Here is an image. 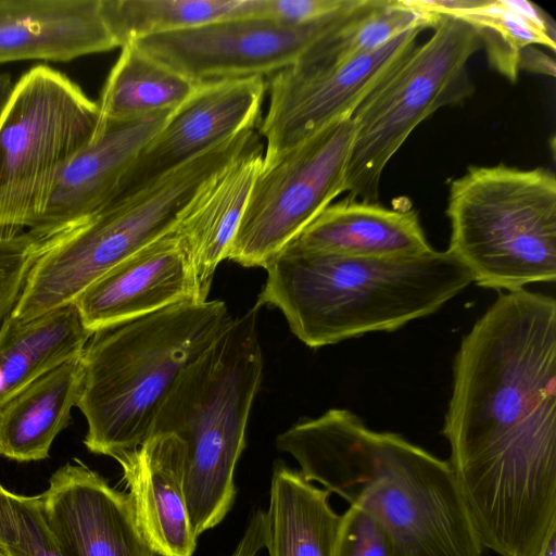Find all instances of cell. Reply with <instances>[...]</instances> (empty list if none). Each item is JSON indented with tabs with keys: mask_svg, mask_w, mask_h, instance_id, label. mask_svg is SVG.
I'll return each instance as SVG.
<instances>
[{
	"mask_svg": "<svg viewBox=\"0 0 556 556\" xmlns=\"http://www.w3.org/2000/svg\"><path fill=\"white\" fill-rule=\"evenodd\" d=\"M443 435L483 547L540 556L556 532V301L501 292L462 339Z\"/></svg>",
	"mask_w": 556,
	"mask_h": 556,
	"instance_id": "obj_1",
	"label": "cell"
},
{
	"mask_svg": "<svg viewBox=\"0 0 556 556\" xmlns=\"http://www.w3.org/2000/svg\"><path fill=\"white\" fill-rule=\"evenodd\" d=\"M276 443L307 481L375 516L397 556H482L448 462L403 435L330 408L299 420Z\"/></svg>",
	"mask_w": 556,
	"mask_h": 556,
	"instance_id": "obj_2",
	"label": "cell"
},
{
	"mask_svg": "<svg viewBox=\"0 0 556 556\" xmlns=\"http://www.w3.org/2000/svg\"><path fill=\"white\" fill-rule=\"evenodd\" d=\"M256 305L285 316L293 334L318 349L370 332H392L438 312L473 282L447 251L366 258L288 243L265 266Z\"/></svg>",
	"mask_w": 556,
	"mask_h": 556,
	"instance_id": "obj_3",
	"label": "cell"
},
{
	"mask_svg": "<svg viewBox=\"0 0 556 556\" xmlns=\"http://www.w3.org/2000/svg\"><path fill=\"white\" fill-rule=\"evenodd\" d=\"M232 319L223 301L206 300L93 332L81 354L76 405L87 422V450L113 458L138 447L180 372Z\"/></svg>",
	"mask_w": 556,
	"mask_h": 556,
	"instance_id": "obj_4",
	"label": "cell"
},
{
	"mask_svg": "<svg viewBox=\"0 0 556 556\" xmlns=\"http://www.w3.org/2000/svg\"><path fill=\"white\" fill-rule=\"evenodd\" d=\"M258 309L255 304L233 318L180 372L152 420L149 437L168 432L185 445V492L198 536L223 521L235 502V469L263 377Z\"/></svg>",
	"mask_w": 556,
	"mask_h": 556,
	"instance_id": "obj_5",
	"label": "cell"
},
{
	"mask_svg": "<svg viewBox=\"0 0 556 556\" xmlns=\"http://www.w3.org/2000/svg\"><path fill=\"white\" fill-rule=\"evenodd\" d=\"M257 138L248 129L142 189L39 240L11 316L29 320L74 303L97 279L176 228L206 182Z\"/></svg>",
	"mask_w": 556,
	"mask_h": 556,
	"instance_id": "obj_6",
	"label": "cell"
},
{
	"mask_svg": "<svg viewBox=\"0 0 556 556\" xmlns=\"http://www.w3.org/2000/svg\"><path fill=\"white\" fill-rule=\"evenodd\" d=\"M447 252L482 288L556 279V177L544 167L470 166L450 182Z\"/></svg>",
	"mask_w": 556,
	"mask_h": 556,
	"instance_id": "obj_7",
	"label": "cell"
},
{
	"mask_svg": "<svg viewBox=\"0 0 556 556\" xmlns=\"http://www.w3.org/2000/svg\"><path fill=\"white\" fill-rule=\"evenodd\" d=\"M99 128L97 101L65 74L38 64L18 78L0 114V239L38 223L59 176Z\"/></svg>",
	"mask_w": 556,
	"mask_h": 556,
	"instance_id": "obj_8",
	"label": "cell"
},
{
	"mask_svg": "<svg viewBox=\"0 0 556 556\" xmlns=\"http://www.w3.org/2000/svg\"><path fill=\"white\" fill-rule=\"evenodd\" d=\"M432 29L352 115L345 198L378 202L382 173L413 130L440 108L471 94L467 64L482 47L477 30L447 15H438Z\"/></svg>",
	"mask_w": 556,
	"mask_h": 556,
	"instance_id": "obj_9",
	"label": "cell"
},
{
	"mask_svg": "<svg viewBox=\"0 0 556 556\" xmlns=\"http://www.w3.org/2000/svg\"><path fill=\"white\" fill-rule=\"evenodd\" d=\"M354 131L352 118H345L271 157L263 156L228 260L264 268L345 192Z\"/></svg>",
	"mask_w": 556,
	"mask_h": 556,
	"instance_id": "obj_10",
	"label": "cell"
},
{
	"mask_svg": "<svg viewBox=\"0 0 556 556\" xmlns=\"http://www.w3.org/2000/svg\"><path fill=\"white\" fill-rule=\"evenodd\" d=\"M306 24L267 16H237L199 27L151 35L132 42L142 52L195 85L271 76L295 63L340 26L359 4Z\"/></svg>",
	"mask_w": 556,
	"mask_h": 556,
	"instance_id": "obj_11",
	"label": "cell"
},
{
	"mask_svg": "<svg viewBox=\"0 0 556 556\" xmlns=\"http://www.w3.org/2000/svg\"><path fill=\"white\" fill-rule=\"evenodd\" d=\"M416 27L387 45L345 61L320 64L299 59L269 76L268 109L257 130L271 157L338 121L351 118L365 98L417 45Z\"/></svg>",
	"mask_w": 556,
	"mask_h": 556,
	"instance_id": "obj_12",
	"label": "cell"
},
{
	"mask_svg": "<svg viewBox=\"0 0 556 556\" xmlns=\"http://www.w3.org/2000/svg\"><path fill=\"white\" fill-rule=\"evenodd\" d=\"M266 90L264 77L197 85L140 151L114 200L142 189L240 132L255 128Z\"/></svg>",
	"mask_w": 556,
	"mask_h": 556,
	"instance_id": "obj_13",
	"label": "cell"
},
{
	"mask_svg": "<svg viewBox=\"0 0 556 556\" xmlns=\"http://www.w3.org/2000/svg\"><path fill=\"white\" fill-rule=\"evenodd\" d=\"M40 496L63 556H156L139 529L128 494L80 460L55 470Z\"/></svg>",
	"mask_w": 556,
	"mask_h": 556,
	"instance_id": "obj_14",
	"label": "cell"
},
{
	"mask_svg": "<svg viewBox=\"0 0 556 556\" xmlns=\"http://www.w3.org/2000/svg\"><path fill=\"white\" fill-rule=\"evenodd\" d=\"M187 302H200L198 287L189 252L174 229L97 279L74 304L93 333Z\"/></svg>",
	"mask_w": 556,
	"mask_h": 556,
	"instance_id": "obj_15",
	"label": "cell"
},
{
	"mask_svg": "<svg viewBox=\"0 0 556 556\" xmlns=\"http://www.w3.org/2000/svg\"><path fill=\"white\" fill-rule=\"evenodd\" d=\"M172 111L100 121L96 137L63 169L43 215L28 232L47 239L111 203L126 172Z\"/></svg>",
	"mask_w": 556,
	"mask_h": 556,
	"instance_id": "obj_16",
	"label": "cell"
},
{
	"mask_svg": "<svg viewBox=\"0 0 556 556\" xmlns=\"http://www.w3.org/2000/svg\"><path fill=\"white\" fill-rule=\"evenodd\" d=\"M122 467L137 523L159 556H192L198 535L185 492V445L173 433L148 437L113 457Z\"/></svg>",
	"mask_w": 556,
	"mask_h": 556,
	"instance_id": "obj_17",
	"label": "cell"
},
{
	"mask_svg": "<svg viewBox=\"0 0 556 556\" xmlns=\"http://www.w3.org/2000/svg\"><path fill=\"white\" fill-rule=\"evenodd\" d=\"M117 47L101 0H0V64L70 62Z\"/></svg>",
	"mask_w": 556,
	"mask_h": 556,
	"instance_id": "obj_18",
	"label": "cell"
},
{
	"mask_svg": "<svg viewBox=\"0 0 556 556\" xmlns=\"http://www.w3.org/2000/svg\"><path fill=\"white\" fill-rule=\"evenodd\" d=\"M263 156L256 139L206 182L175 228L191 257L200 302L228 257Z\"/></svg>",
	"mask_w": 556,
	"mask_h": 556,
	"instance_id": "obj_19",
	"label": "cell"
},
{
	"mask_svg": "<svg viewBox=\"0 0 556 556\" xmlns=\"http://www.w3.org/2000/svg\"><path fill=\"white\" fill-rule=\"evenodd\" d=\"M291 242L311 251L366 258L412 257L434 250L412 207L348 198L329 204Z\"/></svg>",
	"mask_w": 556,
	"mask_h": 556,
	"instance_id": "obj_20",
	"label": "cell"
},
{
	"mask_svg": "<svg viewBox=\"0 0 556 556\" xmlns=\"http://www.w3.org/2000/svg\"><path fill=\"white\" fill-rule=\"evenodd\" d=\"M81 380L80 355L42 375L4 403L0 407V456L20 463L47 459L55 438L71 424Z\"/></svg>",
	"mask_w": 556,
	"mask_h": 556,
	"instance_id": "obj_21",
	"label": "cell"
},
{
	"mask_svg": "<svg viewBox=\"0 0 556 556\" xmlns=\"http://www.w3.org/2000/svg\"><path fill=\"white\" fill-rule=\"evenodd\" d=\"M90 332L74 303L0 327V407L29 383L81 355Z\"/></svg>",
	"mask_w": 556,
	"mask_h": 556,
	"instance_id": "obj_22",
	"label": "cell"
},
{
	"mask_svg": "<svg viewBox=\"0 0 556 556\" xmlns=\"http://www.w3.org/2000/svg\"><path fill=\"white\" fill-rule=\"evenodd\" d=\"M329 492L300 471L277 463L265 511V547L269 556H333L341 515Z\"/></svg>",
	"mask_w": 556,
	"mask_h": 556,
	"instance_id": "obj_23",
	"label": "cell"
},
{
	"mask_svg": "<svg viewBox=\"0 0 556 556\" xmlns=\"http://www.w3.org/2000/svg\"><path fill=\"white\" fill-rule=\"evenodd\" d=\"M472 26L485 46L489 62L510 81L529 70L540 45L555 51V27L538 5L525 0H478L457 16Z\"/></svg>",
	"mask_w": 556,
	"mask_h": 556,
	"instance_id": "obj_24",
	"label": "cell"
},
{
	"mask_svg": "<svg viewBox=\"0 0 556 556\" xmlns=\"http://www.w3.org/2000/svg\"><path fill=\"white\" fill-rule=\"evenodd\" d=\"M121 53L103 85L100 121H127L174 110L197 85L142 52L132 42Z\"/></svg>",
	"mask_w": 556,
	"mask_h": 556,
	"instance_id": "obj_25",
	"label": "cell"
},
{
	"mask_svg": "<svg viewBox=\"0 0 556 556\" xmlns=\"http://www.w3.org/2000/svg\"><path fill=\"white\" fill-rule=\"evenodd\" d=\"M265 0H101L119 47L136 39L247 15L264 16Z\"/></svg>",
	"mask_w": 556,
	"mask_h": 556,
	"instance_id": "obj_26",
	"label": "cell"
},
{
	"mask_svg": "<svg viewBox=\"0 0 556 556\" xmlns=\"http://www.w3.org/2000/svg\"><path fill=\"white\" fill-rule=\"evenodd\" d=\"M437 18L406 0H361L340 26L300 59L320 64L345 61L375 51L406 30L432 28Z\"/></svg>",
	"mask_w": 556,
	"mask_h": 556,
	"instance_id": "obj_27",
	"label": "cell"
},
{
	"mask_svg": "<svg viewBox=\"0 0 556 556\" xmlns=\"http://www.w3.org/2000/svg\"><path fill=\"white\" fill-rule=\"evenodd\" d=\"M0 552L4 556H63L40 495L17 494L0 484Z\"/></svg>",
	"mask_w": 556,
	"mask_h": 556,
	"instance_id": "obj_28",
	"label": "cell"
},
{
	"mask_svg": "<svg viewBox=\"0 0 556 556\" xmlns=\"http://www.w3.org/2000/svg\"><path fill=\"white\" fill-rule=\"evenodd\" d=\"M333 556H397L391 534L365 509L351 506L341 515Z\"/></svg>",
	"mask_w": 556,
	"mask_h": 556,
	"instance_id": "obj_29",
	"label": "cell"
},
{
	"mask_svg": "<svg viewBox=\"0 0 556 556\" xmlns=\"http://www.w3.org/2000/svg\"><path fill=\"white\" fill-rule=\"evenodd\" d=\"M38 255V238L28 231L0 239V327L16 305Z\"/></svg>",
	"mask_w": 556,
	"mask_h": 556,
	"instance_id": "obj_30",
	"label": "cell"
},
{
	"mask_svg": "<svg viewBox=\"0 0 556 556\" xmlns=\"http://www.w3.org/2000/svg\"><path fill=\"white\" fill-rule=\"evenodd\" d=\"M354 0H265L264 16L287 24H306L337 13Z\"/></svg>",
	"mask_w": 556,
	"mask_h": 556,
	"instance_id": "obj_31",
	"label": "cell"
},
{
	"mask_svg": "<svg viewBox=\"0 0 556 556\" xmlns=\"http://www.w3.org/2000/svg\"><path fill=\"white\" fill-rule=\"evenodd\" d=\"M265 547V513L255 511L239 543L228 556H256Z\"/></svg>",
	"mask_w": 556,
	"mask_h": 556,
	"instance_id": "obj_32",
	"label": "cell"
},
{
	"mask_svg": "<svg viewBox=\"0 0 556 556\" xmlns=\"http://www.w3.org/2000/svg\"><path fill=\"white\" fill-rule=\"evenodd\" d=\"M14 84L11 80V76L7 73L0 74V114L2 113L5 104L8 103L12 93Z\"/></svg>",
	"mask_w": 556,
	"mask_h": 556,
	"instance_id": "obj_33",
	"label": "cell"
},
{
	"mask_svg": "<svg viewBox=\"0 0 556 556\" xmlns=\"http://www.w3.org/2000/svg\"><path fill=\"white\" fill-rule=\"evenodd\" d=\"M540 556H556V532L549 536Z\"/></svg>",
	"mask_w": 556,
	"mask_h": 556,
	"instance_id": "obj_34",
	"label": "cell"
},
{
	"mask_svg": "<svg viewBox=\"0 0 556 556\" xmlns=\"http://www.w3.org/2000/svg\"><path fill=\"white\" fill-rule=\"evenodd\" d=\"M0 556H4V555L0 552Z\"/></svg>",
	"mask_w": 556,
	"mask_h": 556,
	"instance_id": "obj_35",
	"label": "cell"
}]
</instances>
